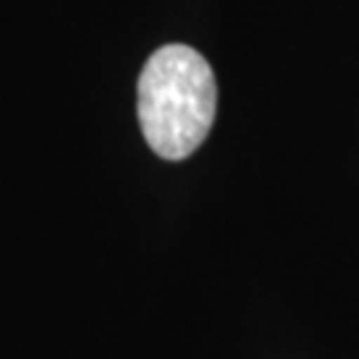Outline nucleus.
<instances>
[{"label":"nucleus","instance_id":"obj_1","mask_svg":"<svg viewBox=\"0 0 359 359\" xmlns=\"http://www.w3.org/2000/svg\"><path fill=\"white\" fill-rule=\"evenodd\" d=\"M216 75L189 46H163L144 65L136 86L139 126L163 160H187L205 142L216 120Z\"/></svg>","mask_w":359,"mask_h":359}]
</instances>
